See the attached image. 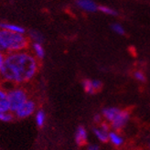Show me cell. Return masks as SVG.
Wrapping results in <instances>:
<instances>
[{"mask_svg": "<svg viewBox=\"0 0 150 150\" xmlns=\"http://www.w3.org/2000/svg\"><path fill=\"white\" fill-rule=\"evenodd\" d=\"M38 70V59L26 50H20L6 55L0 74L7 81L23 83L33 79Z\"/></svg>", "mask_w": 150, "mask_h": 150, "instance_id": "cell-1", "label": "cell"}, {"mask_svg": "<svg viewBox=\"0 0 150 150\" xmlns=\"http://www.w3.org/2000/svg\"><path fill=\"white\" fill-rule=\"evenodd\" d=\"M28 46V39L25 34L15 33L0 28V51L3 53L25 50Z\"/></svg>", "mask_w": 150, "mask_h": 150, "instance_id": "cell-2", "label": "cell"}, {"mask_svg": "<svg viewBox=\"0 0 150 150\" xmlns=\"http://www.w3.org/2000/svg\"><path fill=\"white\" fill-rule=\"evenodd\" d=\"M7 98L9 103V111L16 112L28 100V96L23 89L16 88L7 93Z\"/></svg>", "mask_w": 150, "mask_h": 150, "instance_id": "cell-3", "label": "cell"}, {"mask_svg": "<svg viewBox=\"0 0 150 150\" xmlns=\"http://www.w3.org/2000/svg\"><path fill=\"white\" fill-rule=\"evenodd\" d=\"M36 108V104L31 100H27L15 112L18 118H26L32 115Z\"/></svg>", "mask_w": 150, "mask_h": 150, "instance_id": "cell-4", "label": "cell"}, {"mask_svg": "<svg viewBox=\"0 0 150 150\" xmlns=\"http://www.w3.org/2000/svg\"><path fill=\"white\" fill-rule=\"evenodd\" d=\"M102 81L98 80H84L82 81V87L87 93L93 94L97 92H99L102 89Z\"/></svg>", "mask_w": 150, "mask_h": 150, "instance_id": "cell-5", "label": "cell"}, {"mask_svg": "<svg viewBox=\"0 0 150 150\" xmlns=\"http://www.w3.org/2000/svg\"><path fill=\"white\" fill-rule=\"evenodd\" d=\"M128 119H129V112L127 111H122L121 110L118 114V115L116 116V118L111 123L112 128H115L116 130L121 129L122 127L125 126L126 122L128 121Z\"/></svg>", "mask_w": 150, "mask_h": 150, "instance_id": "cell-6", "label": "cell"}, {"mask_svg": "<svg viewBox=\"0 0 150 150\" xmlns=\"http://www.w3.org/2000/svg\"><path fill=\"white\" fill-rule=\"evenodd\" d=\"M76 4L81 10L86 12H95L98 10V6L93 0H77Z\"/></svg>", "mask_w": 150, "mask_h": 150, "instance_id": "cell-7", "label": "cell"}, {"mask_svg": "<svg viewBox=\"0 0 150 150\" xmlns=\"http://www.w3.org/2000/svg\"><path fill=\"white\" fill-rule=\"evenodd\" d=\"M0 28L5 29V30H8L15 33H20V34H25L26 30L23 27H21L17 24L13 23H7V22H1L0 23Z\"/></svg>", "mask_w": 150, "mask_h": 150, "instance_id": "cell-8", "label": "cell"}, {"mask_svg": "<svg viewBox=\"0 0 150 150\" xmlns=\"http://www.w3.org/2000/svg\"><path fill=\"white\" fill-rule=\"evenodd\" d=\"M75 141L78 146H83L87 143V132L83 126H79L75 134Z\"/></svg>", "mask_w": 150, "mask_h": 150, "instance_id": "cell-9", "label": "cell"}, {"mask_svg": "<svg viewBox=\"0 0 150 150\" xmlns=\"http://www.w3.org/2000/svg\"><path fill=\"white\" fill-rule=\"evenodd\" d=\"M120 111L121 110L118 108H115V107H109V108H105L103 110V115L107 121L112 123L116 118Z\"/></svg>", "mask_w": 150, "mask_h": 150, "instance_id": "cell-10", "label": "cell"}, {"mask_svg": "<svg viewBox=\"0 0 150 150\" xmlns=\"http://www.w3.org/2000/svg\"><path fill=\"white\" fill-rule=\"evenodd\" d=\"M9 111V103L7 98V93L0 89V112Z\"/></svg>", "mask_w": 150, "mask_h": 150, "instance_id": "cell-11", "label": "cell"}, {"mask_svg": "<svg viewBox=\"0 0 150 150\" xmlns=\"http://www.w3.org/2000/svg\"><path fill=\"white\" fill-rule=\"evenodd\" d=\"M32 50L34 56L39 59H42L45 57V50L42 46V43H38V42H33L32 43Z\"/></svg>", "mask_w": 150, "mask_h": 150, "instance_id": "cell-12", "label": "cell"}, {"mask_svg": "<svg viewBox=\"0 0 150 150\" xmlns=\"http://www.w3.org/2000/svg\"><path fill=\"white\" fill-rule=\"evenodd\" d=\"M93 133L96 137L103 143H106L109 140V134L107 133V131H104L102 128H93Z\"/></svg>", "mask_w": 150, "mask_h": 150, "instance_id": "cell-13", "label": "cell"}, {"mask_svg": "<svg viewBox=\"0 0 150 150\" xmlns=\"http://www.w3.org/2000/svg\"><path fill=\"white\" fill-rule=\"evenodd\" d=\"M29 39H30L33 42H38V43H43L44 42V37L43 35L38 30H31L28 33Z\"/></svg>", "mask_w": 150, "mask_h": 150, "instance_id": "cell-14", "label": "cell"}, {"mask_svg": "<svg viewBox=\"0 0 150 150\" xmlns=\"http://www.w3.org/2000/svg\"><path fill=\"white\" fill-rule=\"evenodd\" d=\"M109 140L112 142V144H114L115 146H121L123 144V138L118 136V134L116 133H114V132H111L109 133Z\"/></svg>", "mask_w": 150, "mask_h": 150, "instance_id": "cell-15", "label": "cell"}, {"mask_svg": "<svg viewBox=\"0 0 150 150\" xmlns=\"http://www.w3.org/2000/svg\"><path fill=\"white\" fill-rule=\"evenodd\" d=\"M45 120H46V115H45V112L43 110H40L36 115L37 125L39 127H42L45 124Z\"/></svg>", "mask_w": 150, "mask_h": 150, "instance_id": "cell-16", "label": "cell"}, {"mask_svg": "<svg viewBox=\"0 0 150 150\" xmlns=\"http://www.w3.org/2000/svg\"><path fill=\"white\" fill-rule=\"evenodd\" d=\"M98 10H100L103 14L109 15V16H117V15H118L116 10L111 8V7H109V6H98Z\"/></svg>", "mask_w": 150, "mask_h": 150, "instance_id": "cell-17", "label": "cell"}, {"mask_svg": "<svg viewBox=\"0 0 150 150\" xmlns=\"http://www.w3.org/2000/svg\"><path fill=\"white\" fill-rule=\"evenodd\" d=\"M0 120L3 122H11L13 120V115L8 112H0Z\"/></svg>", "mask_w": 150, "mask_h": 150, "instance_id": "cell-18", "label": "cell"}, {"mask_svg": "<svg viewBox=\"0 0 150 150\" xmlns=\"http://www.w3.org/2000/svg\"><path fill=\"white\" fill-rule=\"evenodd\" d=\"M112 29L114 30L115 33L119 35H124L125 34V28L122 25H120L118 23H115L112 25Z\"/></svg>", "mask_w": 150, "mask_h": 150, "instance_id": "cell-19", "label": "cell"}, {"mask_svg": "<svg viewBox=\"0 0 150 150\" xmlns=\"http://www.w3.org/2000/svg\"><path fill=\"white\" fill-rule=\"evenodd\" d=\"M134 79H137L139 81H142V82L146 81V75L144 74V72H142L140 71H134Z\"/></svg>", "mask_w": 150, "mask_h": 150, "instance_id": "cell-20", "label": "cell"}, {"mask_svg": "<svg viewBox=\"0 0 150 150\" xmlns=\"http://www.w3.org/2000/svg\"><path fill=\"white\" fill-rule=\"evenodd\" d=\"M5 57H6V55L3 53V52L0 51V71H1V69L3 67L4 62H5Z\"/></svg>", "mask_w": 150, "mask_h": 150, "instance_id": "cell-21", "label": "cell"}, {"mask_svg": "<svg viewBox=\"0 0 150 150\" xmlns=\"http://www.w3.org/2000/svg\"><path fill=\"white\" fill-rule=\"evenodd\" d=\"M87 150H99V146L96 145H91L88 146Z\"/></svg>", "mask_w": 150, "mask_h": 150, "instance_id": "cell-22", "label": "cell"}, {"mask_svg": "<svg viewBox=\"0 0 150 150\" xmlns=\"http://www.w3.org/2000/svg\"><path fill=\"white\" fill-rule=\"evenodd\" d=\"M100 120H101V116L99 115H97L94 116V121L95 122H100Z\"/></svg>", "mask_w": 150, "mask_h": 150, "instance_id": "cell-23", "label": "cell"}]
</instances>
